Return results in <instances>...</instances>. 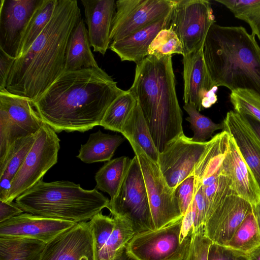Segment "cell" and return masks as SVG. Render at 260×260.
Instances as JSON below:
<instances>
[{"label":"cell","instance_id":"obj_40","mask_svg":"<svg viewBox=\"0 0 260 260\" xmlns=\"http://www.w3.org/2000/svg\"><path fill=\"white\" fill-rule=\"evenodd\" d=\"M208 260H248L247 254L229 247L212 243L209 249Z\"/></svg>","mask_w":260,"mask_h":260},{"label":"cell","instance_id":"obj_5","mask_svg":"<svg viewBox=\"0 0 260 260\" xmlns=\"http://www.w3.org/2000/svg\"><path fill=\"white\" fill-rule=\"evenodd\" d=\"M24 212L46 217L88 221L107 208L110 200L96 188L87 190L69 181H40L15 199Z\"/></svg>","mask_w":260,"mask_h":260},{"label":"cell","instance_id":"obj_35","mask_svg":"<svg viewBox=\"0 0 260 260\" xmlns=\"http://www.w3.org/2000/svg\"><path fill=\"white\" fill-rule=\"evenodd\" d=\"M183 109L188 115L186 120L190 123V128L193 132L191 139L192 141L199 143L207 142L212 138L214 132L223 129L222 123H216L209 118L201 114L194 105L190 103H185Z\"/></svg>","mask_w":260,"mask_h":260},{"label":"cell","instance_id":"obj_22","mask_svg":"<svg viewBox=\"0 0 260 260\" xmlns=\"http://www.w3.org/2000/svg\"><path fill=\"white\" fill-rule=\"evenodd\" d=\"M229 175L235 194L254 206L260 202V190L238 147L230 135L229 148L222 165Z\"/></svg>","mask_w":260,"mask_h":260},{"label":"cell","instance_id":"obj_13","mask_svg":"<svg viewBox=\"0 0 260 260\" xmlns=\"http://www.w3.org/2000/svg\"><path fill=\"white\" fill-rule=\"evenodd\" d=\"M207 141L195 142L184 134L159 153L157 165L169 186L175 190L184 179L191 176L206 147Z\"/></svg>","mask_w":260,"mask_h":260},{"label":"cell","instance_id":"obj_27","mask_svg":"<svg viewBox=\"0 0 260 260\" xmlns=\"http://www.w3.org/2000/svg\"><path fill=\"white\" fill-rule=\"evenodd\" d=\"M123 141L119 135L105 134L99 130L91 134L86 143L81 145L77 157L86 164L108 161Z\"/></svg>","mask_w":260,"mask_h":260},{"label":"cell","instance_id":"obj_26","mask_svg":"<svg viewBox=\"0 0 260 260\" xmlns=\"http://www.w3.org/2000/svg\"><path fill=\"white\" fill-rule=\"evenodd\" d=\"M37 134L16 140L0 162V200L6 198L12 181L32 146Z\"/></svg>","mask_w":260,"mask_h":260},{"label":"cell","instance_id":"obj_1","mask_svg":"<svg viewBox=\"0 0 260 260\" xmlns=\"http://www.w3.org/2000/svg\"><path fill=\"white\" fill-rule=\"evenodd\" d=\"M126 91L101 68L64 72L34 106L56 133L84 132L100 125L109 106Z\"/></svg>","mask_w":260,"mask_h":260},{"label":"cell","instance_id":"obj_23","mask_svg":"<svg viewBox=\"0 0 260 260\" xmlns=\"http://www.w3.org/2000/svg\"><path fill=\"white\" fill-rule=\"evenodd\" d=\"M172 10L162 18L123 38L112 42L110 49L121 61L136 63L141 61L148 55V47L157 34L163 29L170 28Z\"/></svg>","mask_w":260,"mask_h":260},{"label":"cell","instance_id":"obj_16","mask_svg":"<svg viewBox=\"0 0 260 260\" xmlns=\"http://www.w3.org/2000/svg\"><path fill=\"white\" fill-rule=\"evenodd\" d=\"M40 260H96L89 221L77 222L46 243Z\"/></svg>","mask_w":260,"mask_h":260},{"label":"cell","instance_id":"obj_19","mask_svg":"<svg viewBox=\"0 0 260 260\" xmlns=\"http://www.w3.org/2000/svg\"><path fill=\"white\" fill-rule=\"evenodd\" d=\"M76 223L23 212L0 222V236L26 238L47 243Z\"/></svg>","mask_w":260,"mask_h":260},{"label":"cell","instance_id":"obj_9","mask_svg":"<svg viewBox=\"0 0 260 260\" xmlns=\"http://www.w3.org/2000/svg\"><path fill=\"white\" fill-rule=\"evenodd\" d=\"M43 123L31 100L0 90V162L16 140L37 133Z\"/></svg>","mask_w":260,"mask_h":260},{"label":"cell","instance_id":"obj_34","mask_svg":"<svg viewBox=\"0 0 260 260\" xmlns=\"http://www.w3.org/2000/svg\"><path fill=\"white\" fill-rule=\"evenodd\" d=\"M238 19L249 25L251 34L260 41V0H216Z\"/></svg>","mask_w":260,"mask_h":260},{"label":"cell","instance_id":"obj_17","mask_svg":"<svg viewBox=\"0 0 260 260\" xmlns=\"http://www.w3.org/2000/svg\"><path fill=\"white\" fill-rule=\"evenodd\" d=\"M184 103L194 105L200 112L209 108L217 100L215 86L208 72L203 55V47L183 55Z\"/></svg>","mask_w":260,"mask_h":260},{"label":"cell","instance_id":"obj_10","mask_svg":"<svg viewBox=\"0 0 260 260\" xmlns=\"http://www.w3.org/2000/svg\"><path fill=\"white\" fill-rule=\"evenodd\" d=\"M183 216L160 229L135 234L126 245V252L137 260H183L191 238L180 242Z\"/></svg>","mask_w":260,"mask_h":260},{"label":"cell","instance_id":"obj_15","mask_svg":"<svg viewBox=\"0 0 260 260\" xmlns=\"http://www.w3.org/2000/svg\"><path fill=\"white\" fill-rule=\"evenodd\" d=\"M42 0H1L0 48L10 56H19L21 43L32 16Z\"/></svg>","mask_w":260,"mask_h":260},{"label":"cell","instance_id":"obj_36","mask_svg":"<svg viewBox=\"0 0 260 260\" xmlns=\"http://www.w3.org/2000/svg\"><path fill=\"white\" fill-rule=\"evenodd\" d=\"M148 55L161 58L174 54H183V45L175 32L170 28L161 30L148 47Z\"/></svg>","mask_w":260,"mask_h":260},{"label":"cell","instance_id":"obj_21","mask_svg":"<svg viewBox=\"0 0 260 260\" xmlns=\"http://www.w3.org/2000/svg\"><path fill=\"white\" fill-rule=\"evenodd\" d=\"M88 38L94 52L104 55L111 42L110 35L115 14L114 0H81Z\"/></svg>","mask_w":260,"mask_h":260},{"label":"cell","instance_id":"obj_48","mask_svg":"<svg viewBox=\"0 0 260 260\" xmlns=\"http://www.w3.org/2000/svg\"><path fill=\"white\" fill-rule=\"evenodd\" d=\"M114 260H137L130 255L126 251V249Z\"/></svg>","mask_w":260,"mask_h":260},{"label":"cell","instance_id":"obj_38","mask_svg":"<svg viewBox=\"0 0 260 260\" xmlns=\"http://www.w3.org/2000/svg\"><path fill=\"white\" fill-rule=\"evenodd\" d=\"M212 242L207 237L204 228L193 232L188 251L183 260H208L209 247Z\"/></svg>","mask_w":260,"mask_h":260},{"label":"cell","instance_id":"obj_18","mask_svg":"<svg viewBox=\"0 0 260 260\" xmlns=\"http://www.w3.org/2000/svg\"><path fill=\"white\" fill-rule=\"evenodd\" d=\"M252 210V205L243 198L235 194L228 196L206 218L205 235L212 243L228 247L236 231Z\"/></svg>","mask_w":260,"mask_h":260},{"label":"cell","instance_id":"obj_8","mask_svg":"<svg viewBox=\"0 0 260 260\" xmlns=\"http://www.w3.org/2000/svg\"><path fill=\"white\" fill-rule=\"evenodd\" d=\"M129 142L137 157L143 175L147 192L153 230L160 229L182 215L175 194L164 178L158 165L132 139Z\"/></svg>","mask_w":260,"mask_h":260},{"label":"cell","instance_id":"obj_6","mask_svg":"<svg viewBox=\"0 0 260 260\" xmlns=\"http://www.w3.org/2000/svg\"><path fill=\"white\" fill-rule=\"evenodd\" d=\"M60 141L56 133L44 123L3 201L13 202L43 180L46 172L57 162Z\"/></svg>","mask_w":260,"mask_h":260},{"label":"cell","instance_id":"obj_46","mask_svg":"<svg viewBox=\"0 0 260 260\" xmlns=\"http://www.w3.org/2000/svg\"><path fill=\"white\" fill-rule=\"evenodd\" d=\"M248 260H260V244L247 254Z\"/></svg>","mask_w":260,"mask_h":260},{"label":"cell","instance_id":"obj_24","mask_svg":"<svg viewBox=\"0 0 260 260\" xmlns=\"http://www.w3.org/2000/svg\"><path fill=\"white\" fill-rule=\"evenodd\" d=\"M230 138V134L222 130L207 141L205 149L191 175L194 178V187L202 184L204 179L221 173L229 148Z\"/></svg>","mask_w":260,"mask_h":260},{"label":"cell","instance_id":"obj_44","mask_svg":"<svg viewBox=\"0 0 260 260\" xmlns=\"http://www.w3.org/2000/svg\"><path fill=\"white\" fill-rule=\"evenodd\" d=\"M24 212L13 202L9 203L0 200V222H4Z\"/></svg>","mask_w":260,"mask_h":260},{"label":"cell","instance_id":"obj_28","mask_svg":"<svg viewBox=\"0 0 260 260\" xmlns=\"http://www.w3.org/2000/svg\"><path fill=\"white\" fill-rule=\"evenodd\" d=\"M131 159L121 156L107 161L96 173V187L113 200L118 195L128 170Z\"/></svg>","mask_w":260,"mask_h":260},{"label":"cell","instance_id":"obj_12","mask_svg":"<svg viewBox=\"0 0 260 260\" xmlns=\"http://www.w3.org/2000/svg\"><path fill=\"white\" fill-rule=\"evenodd\" d=\"M170 0H119L110 35V41L123 38L162 18L174 6Z\"/></svg>","mask_w":260,"mask_h":260},{"label":"cell","instance_id":"obj_37","mask_svg":"<svg viewBox=\"0 0 260 260\" xmlns=\"http://www.w3.org/2000/svg\"><path fill=\"white\" fill-rule=\"evenodd\" d=\"M230 100L234 111L243 115H249L260 122V95L248 89L231 91Z\"/></svg>","mask_w":260,"mask_h":260},{"label":"cell","instance_id":"obj_7","mask_svg":"<svg viewBox=\"0 0 260 260\" xmlns=\"http://www.w3.org/2000/svg\"><path fill=\"white\" fill-rule=\"evenodd\" d=\"M107 208L112 216L128 220L136 234L153 230L146 187L135 155L131 159L118 195L113 200H110Z\"/></svg>","mask_w":260,"mask_h":260},{"label":"cell","instance_id":"obj_33","mask_svg":"<svg viewBox=\"0 0 260 260\" xmlns=\"http://www.w3.org/2000/svg\"><path fill=\"white\" fill-rule=\"evenodd\" d=\"M259 244L260 235L252 209L236 231L228 247L247 254Z\"/></svg>","mask_w":260,"mask_h":260},{"label":"cell","instance_id":"obj_45","mask_svg":"<svg viewBox=\"0 0 260 260\" xmlns=\"http://www.w3.org/2000/svg\"><path fill=\"white\" fill-rule=\"evenodd\" d=\"M244 116L246 117L253 132L260 140V122L251 116Z\"/></svg>","mask_w":260,"mask_h":260},{"label":"cell","instance_id":"obj_41","mask_svg":"<svg viewBox=\"0 0 260 260\" xmlns=\"http://www.w3.org/2000/svg\"><path fill=\"white\" fill-rule=\"evenodd\" d=\"M193 200L196 207V217L193 232L200 228H204L205 223L206 203L202 185L194 188Z\"/></svg>","mask_w":260,"mask_h":260},{"label":"cell","instance_id":"obj_29","mask_svg":"<svg viewBox=\"0 0 260 260\" xmlns=\"http://www.w3.org/2000/svg\"><path fill=\"white\" fill-rule=\"evenodd\" d=\"M121 133L125 138L132 139L157 164L159 152L154 145L138 102L127 119Z\"/></svg>","mask_w":260,"mask_h":260},{"label":"cell","instance_id":"obj_20","mask_svg":"<svg viewBox=\"0 0 260 260\" xmlns=\"http://www.w3.org/2000/svg\"><path fill=\"white\" fill-rule=\"evenodd\" d=\"M222 123V130L234 139L260 190V140L246 117L234 111H229Z\"/></svg>","mask_w":260,"mask_h":260},{"label":"cell","instance_id":"obj_4","mask_svg":"<svg viewBox=\"0 0 260 260\" xmlns=\"http://www.w3.org/2000/svg\"><path fill=\"white\" fill-rule=\"evenodd\" d=\"M203 55L215 86L248 89L260 95V47L242 26L215 23L206 36Z\"/></svg>","mask_w":260,"mask_h":260},{"label":"cell","instance_id":"obj_43","mask_svg":"<svg viewBox=\"0 0 260 260\" xmlns=\"http://www.w3.org/2000/svg\"><path fill=\"white\" fill-rule=\"evenodd\" d=\"M15 60L0 48V90L6 88L8 77Z\"/></svg>","mask_w":260,"mask_h":260},{"label":"cell","instance_id":"obj_47","mask_svg":"<svg viewBox=\"0 0 260 260\" xmlns=\"http://www.w3.org/2000/svg\"><path fill=\"white\" fill-rule=\"evenodd\" d=\"M252 209L260 235V202L252 206Z\"/></svg>","mask_w":260,"mask_h":260},{"label":"cell","instance_id":"obj_25","mask_svg":"<svg viewBox=\"0 0 260 260\" xmlns=\"http://www.w3.org/2000/svg\"><path fill=\"white\" fill-rule=\"evenodd\" d=\"M90 47L87 29L82 18L72 31L68 43L64 72L99 67Z\"/></svg>","mask_w":260,"mask_h":260},{"label":"cell","instance_id":"obj_32","mask_svg":"<svg viewBox=\"0 0 260 260\" xmlns=\"http://www.w3.org/2000/svg\"><path fill=\"white\" fill-rule=\"evenodd\" d=\"M57 3L58 0H42L22 38L19 57L26 52L49 22Z\"/></svg>","mask_w":260,"mask_h":260},{"label":"cell","instance_id":"obj_30","mask_svg":"<svg viewBox=\"0 0 260 260\" xmlns=\"http://www.w3.org/2000/svg\"><path fill=\"white\" fill-rule=\"evenodd\" d=\"M45 245L26 238L0 236V260H40Z\"/></svg>","mask_w":260,"mask_h":260},{"label":"cell","instance_id":"obj_39","mask_svg":"<svg viewBox=\"0 0 260 260\" xmlns=\"http://www.w3.org/2000/svg\"><path fill=\"white\" fill-rule=\"evenodd\" d=\"M194 178L191 175L181 182L175 189L177 199L182 215L192 202L194 198Z\"/></svg>","mask_w":260,"mask_h":260},{"label":"cell","instance_id":"obj_42","mask_svg":"<svg viewBox=\"0 0 260 260\" xmlns=\"http://www.w3.org/2000/svg\"><path fill=\"white\" fill-rule=\"evenodd\" d=\"M196 217V207L193 200L182 219L180 233V240L181 243L191 237Z\"/></svg>","mask_w":260,"mask_h":260},{"label":"cell","instance_id":"obj_3","mask_svg":"<svg viewBox=\"0 0 260 260\" xmlns=\"http://www.w3.org/2000/svg\"><path fill=\"white\" fill-rule=\"evenodd\" d=\"M128 90L138 103L159 153L180 136L182 111L175 87L172 55H148L136 63Z\"/></svg>","mask_w":260,"mask_h":260},{"label":"cell","instance_id":"obj_11","mask_svg":"<svg viewBox=\"0 0 260 260\" xmlns=\"http://www.w3.org/2000/svg\"><path fill=\"white\" fill-rule=\"evenodd\" d=\"M174 2L169 28L182 44V55L201 49L210 27L215 22L211 3L207 0Z\"/></svg>","mask_w":260,"mask_h":260},{"label":"cell","instance_id":"obj_14","mask_svg":"<svg viewBox=\"0 0 260 260\" xmlns=\"http://www.w3.org/2000/svg\"><path fill=\"white\" fill-rule=\"evenodd\" d=\"M93 235L96 260H114L125 249L136 234L127 219L110 217L102 212L89 221Z\"/></svg>","mask_w":260,"mask_h":260},{"label":"cell","instance_id":"obj_2","mask_svg":"<svg viewBox=\"0 0 260 260\" xmlns=\"http://www.w3.org/2000/svg\"><path fill=\"white\" fill-rule=\"evenodd\" d=\"M81 18L77 1L58 0L47 26L26 52L16 59L7 90L32 102L40 97L64 72L68 43Z\"/></svg>","mask_w":260,"mask_h":260},{"label":"cell","instance_id":"obj_31","mask_svg":"<svg viewBox=\"0 0 260 260\" xmlns=\"http://www.w3.org/2000/svg\"><path fill=\"white\" fill-rule=\"evenodd\" d=\"M137 101L128 90L117 97L107 109L100 123L105 129L121 133Z\"/></svg>","mask_w":260,"mask_h":260}]
</instances>
